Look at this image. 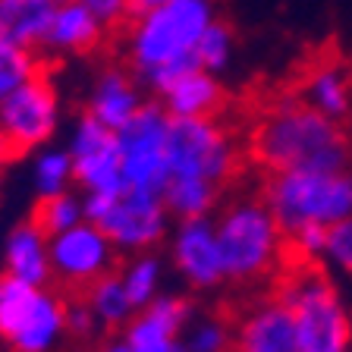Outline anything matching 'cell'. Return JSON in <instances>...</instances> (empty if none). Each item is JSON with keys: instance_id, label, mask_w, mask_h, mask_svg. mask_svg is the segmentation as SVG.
Here are the masks:
<instances>
[{"instance_id": "6da1fadb", "label": "cell", "mask_w": 352, "mask_h": 352, "mask_svg": "<svg viewBox=\"0 0 352 352\" xmlns=\"http://www.w3.org/2000/svg\"><path fill=\"white\" fill-rule=\"evenodd\" d=\"M245 148L264 173L352 167V139L346 126L324 117L302 98L267 104L252 123Z\"/></svg>"}, {"instance_id": "7a4b0ae2", "label": "cell", "mask_w": 352, "mask_h": 352, "mask_svg": "<svg viewBox=\"0 0 352 352\" xmlns=\"http://www.w3.org/2000/svg\"><path fill=\"white\" fill-rule=\"evenodd\" d=\"M214 19H217L214 0H170L132 16V22L117 35L113 47L123 51V63L142 82L157 66L195 57L198 38L205 35Z\"/></svg>"}, {"instance_id": "3957f363", "label": "cell", "mask_w": 352, "mask_h": 352, "mask_svg": "<svg viewBox=\"0 0 352 352\" xmlns=\"http://www.w3.org/2000/svg\"><path fill=\"white\" fill-rule=\"evenodd\" d=\"M277 293L293 311L299 352H352V311L327 267L293 261Z\"/></svg>"}, {"instance_id": "277c9868", "label": "cell", "mask_w": 352, "mask_h": 352, "mask_svg": "<svg viewBox=\"0 0 352 352\" xmlns=\"http://www.w3.org/2000/svg\"><path fill=\"white\" fill-rule=\"evenodd\" d=\"M223 255V271L233 283H255L271 277L286 261V233L264 198H236L214 220Z\"/></svg>"}, {"instance_id": "5b68a950", "label": "cell", "mask_w": 352, "mask_h": 352, "mask_svg": "<svg viewBox=\"0 0 352 352\" xmlns=\"http://www.w3.org/2000/svg\"><path fill=\"white\" fill-rule=\"evenodd\" d=\"M261 198L286 236L305 227H333L352 217V167L267 173Z\"/></svg>"}, {"instance_id": "8992f818", "label": "cell", "mask_w": 352, "mask_h": 352, "mask_svg": "<svg viewBox=\"0 0 352 352\" xmlns=\"http://www.w3.org/2000/svg\"><path fill=\"white\" fill-rule=\"evenodd\" d=\"M170 176H195L220 189L239 173L242 148L220 117H173L167 132Z\"/></svg>"}, {"instance_id": "52a82bcc", "label": "cell", "mask_w": 352, "mask_h": 352, "mask_svg": "<svg viewBox=\"0 0 352 352\" xmlns=\"http://www.w3.org/2000/svg\"><path fill=\"white\" fill-rule=\"evenodd\" d=\"M66 330V296L60 289L0 277V337L16 352H51Z\"/></svg>"}, {"instance_id": "ba28073f", "label": "cell", "mask_w": 352, "mask_h": 352, "mask_svg": "<svg viewBox=\"0 0 352 352\" xmlns=\"http://www.w3.org/2000/svg\"><path fill=\"white\" fill-rule=\"evenodd\" d=\"M170 120L173 117L167 113V107L161 101H145L139 107V113L123 129H117L126 189L164 195V186L170 179V167H167Z\"/></svg>"}, {"instance_id": "9c48e42d", "label": "cell", "mask_w": 352, "mask_h": 352, "mask_svg": "<svg viewBox=\"0 0 352 352\" xmlns=\"http://www.w3.org/2000/svg\"><path fill=\"white\" fill-rule=\"evenodd\" d=\"M117 252L120 249L107 239V233L88 220L51 236L47 255H51V274L57 289L66 299H82L98 277L120 267Z\"/></svg>"}, {"instance_id": "30bf717a", "label": "cell", "mask_w": 352, "mask_h": 352, "mask_svg": "<svg viewBox=\"0 0 352 352\" xmlns=\"http://www.w3.org/2000/svg\"><path fill=\"white\" fill-rule=\"evenodd\" d=\"M54 66L57 63L44 66L38 76H32L25 85H19L13 95L0 101V129L16 157L47 145L57 132L60 98L54 85Z\"/></svg>"}, {"instance_id": "8fae6325", "label": "cell", "mask_w": 352, "mask_h": 352, "mask_svg": "<svg viewBox=\"0 0 352 352\" xmlns=\"http://www.w3.org/2000/svg\"><path fill=\"white\" fill-rule=\"evenodd\" d=\"M170 211L164 195L157 192L123 189L110 198L107 211L95 220V227L107 233V239L123 252H148L167 236Z\"/></svg>"}, {"instance_id": "7c38bea8", "label": "cell", "mask_w": 352, "mask_h": 352, "mask_svg": "<svg viewBox=\"0 0 352 352\" xmlns=\"http://www.w3.org/2000/svg\"><path fill=\"white\" fill-rule=\"evenodd\" d=\"M69 154H73V179L85 192H110V195H117V192L126 189L117 132L98 123L88 110L79 113L73 142H69Z\"/></svg>"}, {"instance_id": "4fadbf2b", "label": "cell", "mask_w": 352, "mask_h": 352, "mask_svg": "<svg viewBox=\"0 0 352 352\" xmlns=\"http://www.w3.org/2000/svg\"><path fill=\"white\" fill-rule=\"evenodd\" d=\"M233 352H299L293 311L280 293L261 296L239 311L233 324Z\"/></svg>"}, {"instance_id": "5bb4252c", "label": "cell", "mask_w": 352, "mask_h": 352, "mask_svg": "<svg viewBox=\"0 0 352 352\" xmlns=\"http://www.w3.org/2000/svg\"><path fill=\"white\" fill-rule=\"evenodd\" d=\"M173 264L195 289H214L227 280L223 255H220L217 230L211 217L179 220L173 236Z\"/></svg>"}, {"instance_id": "9a60e30c", "label": "cell", "mask_w": 352, "mask_h": 352, "mask_svg": "<svg viewBox=\"0 0 352 352\" xmlns=\"http://www.w3.org/2000/svg\"><path fill=\"white\" fill-rule=\"evenodd\" d=\"M98 51H113L110 29L82 0L60 3L41 54L57 60V57H88V54H98Z\"/></svg>"}, {"instance_id": "2e32d148", "label": "cell", "mask_w": 352, "mask_h": 352, "mask_svg": "<svg viewBox=\"0 0 352 352\" xmlns=\"http://www.w3.org/2000/svg\"><path fill=\"white\" fill-rule=\"evenodd\" d=\"M145 104L139 91V79L126 63H110L98 73L95 85H91V95H88L85 110L98 123H104L107 129H123L139 107Z\"/></svg>"}, {"instance_id": "e0dca14e", "label": "cell", "mask_w": 352, "mask_h": 352, "mask_svg": "<svg viewBox=\"0 0 352 352\" xmlns=\"http://www.w3.org/2000/svg\"><path fill=\"white\" fill-rule=\"evenodd\" d=\"M189 315L192 305L183 296H157L126 327L132 352H173L179 346V330L189 324Z\"/></svg>"}, {"instance_id": "ac0fdd59", "label": "cell", "mask_w": 352, "mask_h": 352, "mask_svg": "<svg viewBox=\"0 0 352 352\" xmlns=\"http://www.w3.org/2000/svg\"><path fill=\"white\" fill-rule=\"evenodd\" d=\"M299 98L321 110L324 117L346 123L352 117V69H346L340 60H318L302 76Z\"/></svg>"}, {"instance_id": "d6986e66", "label": "cell", "mask_w": 352, "mask_h": 352, "mask_svg": "<svg viewBox=\"0 0 352 352\" xmlns=\"http://www.w3.org/2000/svg\"><path fill=\"white\" fill-rule=\"evenodd\" d=\"M157 101L167 107L170 117H220V110L227 104V91L220 85L217 73L208 69H192L179 76L167 91L157 95Z\"/></svg>"}, {"instance_id": "ffe728a7", "label": "cell", "mask_w": 352, "mask_h": 352, "mask_svg": "<svg viewBox=\"0 0 352 352\" xmlns=\"http://www.w3.org/2000/svg\"><path fill=\"white\" fill-rule=\"evenodd\" d=\"M57 7V0H0V38L44 51Z\"/></svg>"}, {"instance_id": "44dd1931", "label": "cell", "mask_w": 352, "mask_h": 352, "mask_svg": "<svg viewBox=\"0 0 352 352\" xmlns=\"http://www.w3.org/2000/svg\"><path fill=\"white\" fill-rule=\"evenodd\" d=\"M47 242L51 239L25 217L7 239V274L35 286H44L47 280H54Z\"/></svg>"}, {"instance_id": "7402d4cb", "label": "cell", "mask_w": 352, "mask_h": 352, "mask_svg": "<svg viewBox=\"0 0 352 352\" xmlns=\"http://www.w3.org/2000/svg\"><path fill=\"white\" fill-rule=\"evenodd\" d=\"M220 186L208 183V179H195V176H170L164 186V205L173 217L189 220V217H211L217 208Z\"/></svg>"}, {"instance_id": "603a6c76", "label": "cell", "mask_w": 352, "mask_h": 352, "mask_svg": "<svg viewBox=\"0 0 352 352\" xmlns=\"http://www.w3.org/2000/svg\"><path fill=\"white\" fill-rule=\"evenodd\" d=\"M82 299L91 305L98 324H104V327H123V324L129 321V315L135 311L132 302H129V296H126L120 267L117 271H110V274H104V277H98L95 283L85 289Z\"/></svg>"}, {"instance_id": "cb8c5ba5", "label": "cell", "mask_w": 352, "mask_h": 352, "mask_svg": "<svg viewBox=\"0 0 352 352\" xmlns=\"http://www.w3.org/2000/svg\"><path fill=\"white\" fill-rule=\"evenodd\" d=\"M51 63L54 60L44 57L41 51H32V47H22L10 38H0V101Z\"/></svg>"}, {"instance_id": "d4e9b609", "label": "cell", "mask_w": 352, "mask_h": 352, "mask_svg": "<svg viewBox=\"0 0 352 352\" xmlns=\"http://www.w3.org/2000/svg\"><path fill=\"white\" fill-rule=\"evenodd\" d=\"M29 220L47 236V239H51V236H57V233H63V230L82 223L85 214H82L79 198L69 195V192H60V195H41L38 198L35 208H32V214H29Z\"/></svg>"}, {"instance_id": "484cf974", "label": "cell", "mask_w": 352, "mask_h": 352, "mask_svg": "<svg viewBox=\"0 0 352 352\" xmlns=\"http://www.w3.org/2000/svg\"><path fill=\"white\" fill-rule=\"evenodd\" d=\"M233 44H236L233 25L217 16V19L205 29V35L198 38V44H195L198 66L208 69V73H220V69H227L230 60H233Z\"/></svg>"}, {"instance_id": "4316f807", "label": "cell", "mask_w": 352, "mask_h": 352, "mask_svg": "<svg viewBox=\"0 0 352 352\" xmlns=\"http://www.w3.org/2000/svg\"><path fill=\"white\" fill-rule=\"evenodd\" d=\"M123 274V286L126 296H129L132 308L142 311L157 299V283H161V261L154 255H139L129 267H120Z\"/></svg>"}, {"instance_id": "83f0119b", "label": "cell", "mask_w": 352, "mask_h": 352, "mask_svg": "<svg viewBox=\"0 0 352 352\" xmlns=\"http://www.w3.org/2000/svg\"><path fill=\"white\" fill-rule=\"evenodd\" d=\"M183 346L189 352H230L233 349V324L223 318H201L186 324Z\"/></svg>"}, {"instance_id": "f1b7e54d", "label": "cell", "mask_w": 352, "mask_h": 352, "mask_svg": "<svg viewBox=\"0 0 352 352\" xmlns=\"http://www.w3.org/2000/svg\"><path fill=\"white\" fill-rule=\"evenodd\" d=\"M69 179H73V154H69V151H57V148H47V151L38 157V164H35L38 198L66 192Z\"/></svg>"}, {"instance_id": "f546056e", "label": "cell", "mask_w": 352, "mask_h": 352, "mask_svg": "<svg viewBox=\"0 0 352 352\" xmlns=\"http://www.w3.org/2000/svg\"><path fill=\"white\" fill-rule=\"evenodd\" d=\"M321 261L330 274L352 280V217L327 227V249H324Z\"/></svg>"}, {"instance_id": "4dcf8cb0", "label": "cell", "mask_w": 352, "mask_h": 352, "mask_svg": "<svg viewBox=\"0 0 352 352\" xmlns=\"http://www.w3.org/2000/svg\"><path fill=\"white\" fill-rule=\"evenodd\" d=\"M286 245H289V255H293V261L318 264L324 258V249H327V227L296 230L293 236H286Z\"/></svg>"}, {"instance_id": "1f68e13d", "label": "cell", "mask_w": 352, "mask_h": 352, "mask_svg": "<svg viewBox=\"0 0 352 352\" xmlns=\"http://www.w3.org/2000/svg\"><path fill=\"white\" fill-rule=\"evenodd\" d=\"M82 3L107 25L113 41H117V35L132 22V16H135V0H82Z\"/></svg>"}, {"instance_id": "d6a6232c", "label": "cell", "mask_w": 352, "mask_h": 352, "mask_svg": "<svg viewBox=\"0 0 352 352\" xmlns=\"http://www.w3.org/2000/svg\"><path fill=\"white\" fill-rule=\"evenodd\" d=\"M98 318L85 299H66V330H73L79 337H88L95 330Z\"/></svg>"}, {"instance_id": "836d02e7", "label": "cell", "mask_w": 352, "mask_h": 352, "mask_svg": "<svg viewBox=\"0 0 352 352\" xmlns=\"http://www.w3.org/2000/svg\"><path fill=\"white\" fill-rule=\"evenodd\" d=\"M10 161H16V154H13V148H10L7 135H3V129H0V170L7 167Z\"/></svg>"}, {"instance_id": "e575fe53", "label": "cell", "mask_w": 352, "mask_h": 352, "mask_svg": "<svg viewBox=\"0 0 352 352\" xmlns=\"http://www.w3.org/2000/svg\"><path fill=\"white\" fill-rule=\"evenodd\" d=\"M98 352H132V346H129V340L126 337H120V340H107Z\"/></svg>"}, {"instance_id": "d590c367", "label": "cell", "mask_w": 352, "mask_h": 352, "mask_svg": "<svg viewBox=\"0 0 352 352\" xmlns=\"http://www.w3.org/2000/svg\"><path fill=\"white\" fill-rule=\"evenodd\" d=\"M161 3H170V0H135V16L151 10V7H161Z\"/></svg>"}, {"instance_id": "8d00e7d4", "label": "cell", "mask_w": 352, "mask_h": 352, "mask_svg": "<svg viewBox=\"0 0 352 352\" xmlns=\"http://www.w3.org/2000/svg\"><path fill=\"white\" fill-rule=\"evenodd\" d=\"M57 3H73V0H57Z\"/></svg>"}]
</instances>
